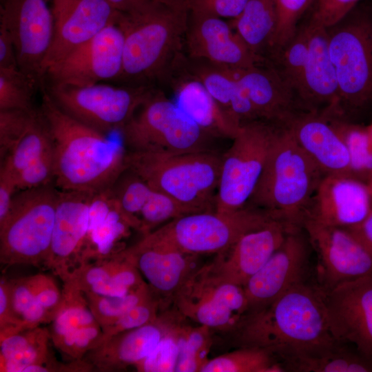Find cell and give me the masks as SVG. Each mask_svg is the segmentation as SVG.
<instances>
[{"instance_id": "6da1fadb", "label": "cell", "mask_w": 372, "mask_h": 372, "mask_svg": "<svg viewBox=\"0 0 372 372\" xmlns=\"http://www.w3.org/2000/svg\"><path fill=\"white\" fill-rule=\"evenodd\" d=\"M231 333L238 347L264 349L280 360L283 367L340 342L331 331L324 292L305 282L247 313Z\"/></svg>"}, {"instance_id": "7a4b0ae2", "label": "cell", "mask_w": 372, "mask_h": 372, "mask_svg": "<svg viewBox=\"0 0 372 372\" xmlns=\"http://www.w3.org/2000/svg\"><path fill=\"white\" fill-rule=\"evenodd\" d=\"M40 111L50 130L54 156V185L92 194L112 187L125 165L123 143L63 112L43 89Z\"/></svg>"}, {"instance_id": "3957f363", "label": "cell", "mask_w": 372, "mask_h": 372, "mask_svg": "<svg viewBox=\"0 0 372 372\" xmlns=\"http://www.w3.org/2000/svg\"><path fill=\"white\" fill-rule=\"evenodd\" d=\"M189 10L185 3L149 0L119 23L124 34L123 70L119 79L158 78L180 60Z\"/></svg>"}, {"instance_id": "277c9868", "label": "cell", "mask_w": 372, "mask_h": 372, "mask_svg": "<svg viewBox=\"0 0 372 372\" xmlns=\"http://www.w3.org/2000/svg\"><path fill=\"white\" fill-rule=\"evenodd\" d=\"M324 176L289 129L279 125L264 170L246 206L302 227L307 208Z\"/></svg>"}, {"instance_id": "5b68a950", "label": "cell", "mask_w": 372, "mask_h": 372, "mask_svg": "<svg viewBox=\"0 0 372 372\" xmlns=\"http://www.w3.org/2000/svg\"><path fill=\"white\" fill-rule=\"evenodd\" d=\"M223 154L214 149L165 154L126 149L125 165L193 212L215 211Z\"/></svg>"}, {"instance_id": "8992f818", "label": "cell", "mask_w": 372, "mask_h": 372, "mask_svg": "<svg viewBox=\"0 0 372 372\" xmlns=\"http://www.w3.org/2000/svg\"><path fill=\"white\" fill-rule=\"evenodd\" d=\"M327 32L338 83V116H357L372 106V6L358 5Z\"/></svg>"}, {"instance_id": "52a82bcc", "label": "cell", "mask_w": 372, "mask_h": 372, "mask_svg": "<svg viewBox=\"0 0 372 372\" xmlns=\"http://www.w3.org/2000/svg\"><path fill=\"white\" fill-rule=\"evenodd\" d=\"M58 198L54 183L17 192L0 223L1 265L46 267Z\"/></svg>"}, {"instance_id": "ba28073f", "label": "cell", "mask_w": 372, "mask_h": 372, "mask_svg": "<svg viewBox=\"0 0 372 372\" xmlns=\"http://www.w3.org/2000/svg\"><path fill=\"white\" fill-rule=\"evenodd\" d=\"M274 219L267 212L249 206L228 213H193L167 222L142 239L187 254H217L229 249L244 234Z\"/></svg>"}, {"instance_id": "9c48e42d", "label": "cell", "mask_w": 372, "mask_h": 372, "mask_svg": "<svg viewBox=\"0 0 372 372\" xmlns=\"http://www.w3.org/2000/svg\"><path fill=\"white\" fill-rule=\"evenodd\" d=\"M118 131L128 151L178 154L213 149L209 145L214 138L174 100L156 90Z\"/></svg>"}, {"instance_id": "30bf717a", "label": "cell", "mask_w": 372, "mask_h": 372, "mask_svg": "<svg viewBox=\"0 0 372 372\" xmlns=\"http://www.w3.org/2000/svg\"><path fill=\"white\" fill-rule=\"evenodd\" d=\"M278 127L264 121L242 125L223 154L216 211L228 213L246 206L264 170Z\"/></svg>"}, {"instance_id": "8fae6325", "label": "cell", "mask_w": 372, "mask_h": 372, "mask_svg": "<svg viewBox=\"0 0 372 372\" xmlns=\"http://www.w3.org/2000/svg\"><path fill=\"white\" fill-rule=\"evenodd\" d=\"M153 91L146 85L103 83L86 86L51 83L46 90L63 112L105 135L119 130Z\"/></svg>"}, {"instance_id": "7c38bea8", "label": "cell", "mask_w": 372, "mask_h": 372, "mask_svg": "<svg viewBox=\"0 0 372 372\" xmlns=\"http://www.w3.org/2000/svg\"><path fill=\"white\" fill-rule=\"evenodd\" d=\"M172 304L185 319L226 333H232L249 310L243 287L221 278L208 264L191 275Z\"/></svg>"}, {"instance_id": "4fadbf2b", "label": "cell", "mask_w": 372, "mask_h": 372, "mask_svg": "<svg viewBox=\"0 0 372 372\" xmlns=\"http://www.w3.org/2000/svg\"><path fill=\"white\" fill-rule=\"evenodd\" d=\"M49 0H1L0 26L10 34L20 70L37 85L52 44L53 15Z\"/></svg>"}, {"instance_id": "5bb4252c", "label": "cell", "mask_w": 372, "mask_h": 372, "mask_svg": "<svg viewBox=\"0 0 372 372\" xmlns=\"http://www.w3.org/2000/svg\"><path fill=\"white\" fill-rule=\"evenodd\" d=\"M123 48L124 34L118 19L50 66L45 77L52 83L74 86L119 79Z\"/></svg>"}, {"instance_id": "9a60e30c", "label": "cell", "mask_w": 372, "mask_h": 372, "mask_svg": "<svg viewBox=\"0 0 372 372\" xmlns=\"http://www.w3.org/2000/svg\"><path fill=\"white\" fill-rule=\"evenodd\" d=\"M302 227L317 255L318 286L323 292L372 275V255L348 229L310 220H304Z\"/></svg>"}, {"instance_id": "2e32d148", "label": "cell", "mask_w": 372, "mask_h": 372, "mask_svg": "<svg viewBox=\"0 0 372 372\" xmlns=\"http://www.w3.org/2000/svg\"><path fill=\"white\" fill-rule=\"evenodd\" d=\"M331 331L372 364V275L324 292Z\"/></svg>"}, {"instance_id": "e0dca14e", "label": "cell", "mask_w": 372, "mask_h": 372, "mask_svg": "<svg viewBox=\"0 0 372 372\" xmlns=\"http://www.w3.org/2000/svg\"><path fill=\"white\" fill-rule=\"evenodd\" d=\"M302 227H296L268 261L243 286L247 313L261 309L290 288L304 282L309 247Z\"/></svg>"}, {"instance_id": "ac0fdd59", "label": "cell", "mask_w": 372, "mask_h": 372, "mask_svg": "<svg viewBox=\"0 0 372 372\" xmlns=\"http://www.w3.org/2000/svg\"><path fill=\"white\" fill-rule=\"evenodd\" d=\"M54 32L51 46L42 64L47 69L87 42L122 12L105 0H51Z\"/></svg>"}, {"instance_id": "d6986e66", "label": "cell", "mask_w": 372, "mask_h": 372, "mask_svg": "<svg viewBox=\"0 0 372 372\" xmlns=\"http://www.w3.org/2000/svg\"><path fill=\"white\" fill-rule=\"evenodd\" d=\"M185 43L191 60L229 69H245L266 64L232 28L229 21L189 11Z\"/></svg>"}, {"instance_id": "ffe728a7", "label": "cell", "mask_w": 372, "mask_h": 372, "mask_svg": "<svg viewBox=\"0 0 372 372\" xmlns=\"http://www.w3.org/2000/svg\"><path fill=\"white\" fill-rule=\"evenodd\" d=\"M371 211L369 186L353 176L326 175L310 200L303 221L349 228L360 224Z\"/></svg>"}, {"instance_id": "44dd1931", "label": "cell", "mask_w": 372, "mask_h": 372, "mask_svg": "<svg viewBox=\"0 0 372 372\" xmlns=\"http://www.w3.org/2000/svg\"><path fill=\"white\" fill-rule=\"evenodd\" d=\"M126 224L142 236L194 212L125 169L110 188Z\"/></svg>"}, {"instance_id": "7402d4cb", "label": "cell", "mask_w": 372, "mask_h": 372, "mask_svg": "<svg viewBox=\"0 0 372 372\" xmlns=\"http://www.w3.org/2000/svg\"><path fill=\"white\" fill-rule=\"evenodd\" d=\"M93 195L59 189L50 254L45 267L62 280L82 261Z\"/></svg>"}, {"instance_id": "603a6c76", "label": "cell", "mask_w": 372, "mask_h": 372, "mask_svg": "<svg viewBox=\"0 0 372 372\" xmlns=\"http://www.w3.org/2000/svg\"><path fill=\"white\" fill-rule=\"evenodd\" d=\"M282 125L289 129L324 176H353L355 166L351 149L327 115L299 111Z\"/></svg>"}, {"instance_id": "cb8c5ba5", "label": "cell", "mask_w": 372, "mask_h": 372, "mask_svg": "<svg viewBox=\"0 0 372 372\" xmlns=\"http://www.w3.org/2000/svg\"><path fill=\"white\" fill-rule=\"evenodd\" d=\"M296 227H301L274 219L264 227L244 234L229 249L216 254L208 265L221 278L243 287Z\"/></svg>"}, {"instance_id": "d4e9b609", "label": "cell", "mask_w": 372, "mask_h": 372, "mask_svg": "<svg viewBox=\"0 0 372 372\" xmlns=\"http://www.w3.org/2000/svg\"><path fill=\"white\" fill-rule=\"evenodd\" d=\"M178 316L166 309L154 321L112 335L83 358L94 371L109 372L136 366L156 347Z\"/></svg>"}, {"instance_id": "484cf974", "label": "cell", "mask_w": 372, "mask_h": 372, "mask_svg": "<svg viewBox=\"0 0 372 372\" xmlns=\"http://www.w3.org/2000/svg\"><path fill=\"white\" fill-rule=\"evenodd\" d=\"M309 53L296 98L302 111L338 115L339 89L327 28L308 22Z\"/></svg>"}, {"instance_id": "4316f807", "label": "cell", "mask_w": 372, "mask_h": 372, "mask_svg": "<svg viewBox=\"0 0 372 372\" xmlns=\"http://www.w3.org/2000/svg\"><path fill=\"white\" fill-rule=\"evenodd\" d=\"M127 249L159 302L161 311L173 303L177 292L198 268V256L156 245L142 238Z\"/></svg>"}, {"instance_id": "83f0119b", "label": "cell", "mask_w": 372, "mask_h": 372, "mask_svg": "<svg viewBox=\"0 0 372 372\" xmlns=\"http://www.w3.org/2000/svg\"><path fill=\"white\" fill-rule=\"evenodd\" d=\"M0 167L13 177L19 191L54 183V156L51 134L41 111Z\"/></svg>"}, {"instance_id": "f1b7e54d", "label": "cell", "mask_w": 372, "mask_h": 372, "mask_svg": "<svg viewBox=\"0 0 372 372\" xmlns=\"http://www.w3.org/2000/svg\"><path fill=\"white\" fill-rule=\"evenodd\" d=\"M85 293L121 296L145 282L127 248L83 261L63 281Z\"/></svg>"}, {"instance_id": "f546056e", "label": "cell", "mask_w": 372, "mask_h": 372, "mask_svg": "<svg viewBox=\"0 0 372 372\" xmlns=\"http://www.w3.org/2000/svg\"><path fill=\"white\" fill-rule=\"evenodd\" d=\"M231 70L246 92L258 120L282 125L301 111L294 91L272 64Z\"/></svg>"}, {"instance_id": "4dcf8cb0", "label": "cell", "mask_w": 372, "mask_h": 372, "mask_svg": "<svg viewBox=\"0 0 372 372\" xmlns=\"http://www.w3.org/2000/svg\"><path fill=\"white\" fill-rule=\"evenodd\" d=\"M174 102L201 130L215 138L234 139L242 124L225 112L189 72L173 83Z\"/></svg>"}, {"instance_id": "1f68e13d", "label": "cell", "mask_w": 372, "mask_h": 372, "mask_svg": "<svg viewBox=\"0 0 372 372\" xmlns=\"http://www.w3.org/2000/svg\"><path fill=\"white\" fill-rule=\"evenodd\" d=\"M50 340V331L41 326L0 339V371L53 372L58 360Z\"/></svg>"}, {"instance_id": "d6a6232c", "label": "cell", "mask_w": 372, "mask_h": 372, "mask_svg": "<svg viewBox=\"0 0 372 372\" xmlns=\"http://www.w3.org/2000/svg\"><path fill=\"white\" fill-rule=\"evenodd\" d=\"M129 229L131 228L122 218L110 188L94 194L90 206L83 260L118 250L114 247Z\"/></svg>"}, {"instance_id": "836d02e7", "label": "cell", "mask_w": 372, "mask_h": 372, "mask_svg": "<svg viewBox=\"0 0 372 372\" xmlns=\"http://www.w3.org/2000/svg\"><path fill=\"white\" fill-rule=\"evenodd\" d=\"M189 72L205 86L223 109L242 125L258 120L251 103L231 69L192 60Z\"/></svg>"}, {"instance_id": "e575fe53", "label": "cell", "mask_w": 372, "mask_h": 372, "mask_svg": "<svg viewBox=\"0 0 372 372\" xmlns=\"http://www.w3.org/2000/svg\"><path fill=\"white\" fill-rule=\"evenodd\" d=\"M229 21L248 48L267 60L278 25L276 1L249 0L239 16Z\"/></svg>"}, {"instance_id": "d590c367", "label": "cell", "mask_w": 372, "mask_h": 372, "mask_svg": "<svg viewBox=\"0 0 372 372\" xmlns=\"http://www.w3.org/2000/svg\"><path fill=\"white\" fill-rule=\"evenodd\" d=\"M285 371L301 372H367L372 371V364L355 349L340 342L320 353L298 358L287 362Z\"/></svg>"}, {"instance_id": "8d00e7d4", "label": "cell", "mask_w": 372, "mask_h": 372, "mask_svg": "<svg viewBox=\"0 0 372 372\" xmlns=\"http://www.w3.org/2000/svg\"><path fill=\"white\" fill-rule=\"evenodd\" d=\"M282 364L268 351L254 347L238 349L209 359L200 372H282Z\"/></svg>"}, {"instance_id": "74e56055", "label": "cell", "mask_w": 372, "mask_h": 372, "mask_svg": "<svg viewBox=\"0 0 372 372\" xmlns=\"http://www.w3.org/2000/svg\"><path fill=\"white\" fill-rule=\"evenodd\" d=\"M63 301L50 333L52 341L97 323L84 294L63 285Z\"/></svg>"}, {"instance_id": "f35d334b", "label": "cell", "mask_w": 372, "mask_h": 372, "mask_svg": "<svg viewBox=\"0 0 372 372\" xmlns=\"http://www.w3.org/2000/svg\"><path fill=\"white\" fill-rule=\"evenodd\" d=\"M181 323L180 351L175 371L198 372L209 360L213 340L211 329L200 324L189 326Z\"/></svg>"}, {"instance_id": "ab89813d", "label": "cell", "mask_w": 372, "mask_h": 372, "mask_svg": "<svg viewBox=\"0 0 372 372\" xmlns=\"http://www.w3.org/2000/svg\"><path fill=\"white\" fill-rule=\"evenodd\" d=\"M84 296L101 328L114 322L135 306L154 297L146 282L124 296H105L94 293Z\"/></svg>"}, {"instance_id": "60d3db41", "label": "cell", "mask_w": 372, "mask_h": 372, "mask_svg": "<svg viewBox=\"0 0 372 372\" xmlns=\"http://www.w3.org/2000/svg\"><path fill=\"white\" fill-rule=\"evenodd\" d=\"M309 53V34L306 25H300L294 36L272 58L275 68L293 89L296 96Z\"/></svg>"}, {"instance_id": "b9f144b4", "label": "cell", "mask_w": 372, "mask_h": 372, "mask_svg": "<svg viewBox=\"0 0 372 372\" xmlns=\"http://www.w3.org/2000/svg\"><path fill=\"white\" fill-rule=\"evenodd\" d=\"M37 86L20 69L0 70V110H34L32 96Z\"/></svg>"}, {"instance_id": "7bdbcfd3", "label": "cell", "mask_w": 372, "mask_h": 372, "mask_svg": "<svg viewBox=\"0 0 372 372\" xmlns=\"http://www.w3.org/2000/svg\"><path fill=\"white\" fill-rule=\"evenodd\" d=\"M13 309L25 329L52 322L48 312L37 302L29 276L8 280Z\"/></svg>"}, {"instance_id": "ee69618b", "label": "cell", "mask_w": 372, "mask_h": 372, "mask_svg": "<svg viewBox=\"0 0 372 372\" xmlns=\"http://www.w3.org/2000/svg\"><path fill=\"white\" fill-rule=\"evenodd\" d=\"M185 318L179 313L154 350L135 367L138 371H175L180 351V329Z\"/></svg>"}, {"instance_id": "f6af8a7d", "label": "cell", "mask_w": 372, "mask_h": 372, "mask_svg": "<svg viewBox=\"0 0 372 372\" xmlns=\"http://www.w3.org/2000/svg\"><path fill=\"white\" fill-rule=\"evenodd\" d=\"M278 25L271 44L270 56H275L294 36L298 24L313 0H275Z\"/></svg>"}, {"instance_id": "bcb514c9", "label": "cell", "mask_w": 372, "mask_h": 372, "mask_svg": "<svg viewBox=\"0 0 372 372\" xmlns=\"http://www.w3.org/2000/svg\"><path fill=\"white\" fill-rule=\"evenodd\" d=\"M37 110H0V162L22 138Z\"/></svg>"}, {"instance_id": "7dc6e473", "label": "cell", "mask_w": 372, "mask_h": 372, "mask_svg": "<svg viewBox=\"0 0 372 372\" xmlns=\"http://www.w3.org/2000/svg\"><path fill=\"white\" fill-rule=\"evenodd\" d=\"M161 312L159 302L152 297L135 306L110 325L102 327L101 343L107 338L155 320Z\"/></svg>"}, {"instance_id": "c3c4849f", "label": "cell", "mask_w": 372, "mask_h": 372, "mask_svg": "<svg viewBox=\"0 0 372 372\" xmlns=\"http://www.w3.org/2000/svg\"><path fill=\"white\" fill-rule=\"evenodd\" d=\"M361 0H316L308 22L329 28L344 18Z\"/></svg>"}, {"instance_id": "681fc988", "label": "cell", "mask_w": 372, "mask_h": 372, "mask_svg": "<svg viewBox=\"0 0 372 372\" xmlns=\"http://www.w3.org/2000/svg\"><path fill=\"white\" fill-rule=\"evenodd\" d=\"M249 0H187L189 12L235 19L242 12Z\"/></svg>"}, {"instance_id": "f907efd6", "label": "cell", "mask_w": 372, "mask_h": 372, "mask_svg": "<svg viewBox=\"0 0 372 372\" xmlns=\"http://www.w3.org/2000/svg\"><path fill=\"white\" fill-rule=\"evenodd\" d=\"M25 330L12 307L9 281L4 278L0 282V339Z\"/></svg>"}, {"instance_id": "816d5d0a", "label": "cell", "mask_w": 372, "mask_h": 372, "mask_svg": "<svg viewBox=\"0 0 372 372\" xmlns=\"http://www.w3.org/2000/svg\"><path fill=\"white\" fill-rule=\"evenodd\" d=\"M17 192L19 190L12 175L0 167V223L7 216Z\"/></svg>"}, {"instance_id": "f5cc1de1", "label": "cell", "mask_w": 372, "mask_h": 372, "mask_svg": "<svg viewBox=\"0 0 372 372\" xmlns=\"http://www.w3.org/2000/svg\"><path fill=\"white\" fill-rule=\"evenodd\" d=\"M17 69L20 68L13 40L10 33L0 26V70Z\"/></svg>"}, {"instance_id": "db71d44e", "label": "cell", "mask_w": 372, "mask_h": 372, "mask_svg": "<svg viewBox=\"0 0 372 372\" xmlns=\"http://www.w3.org/2000/svg\"><path fill=\"white\" fill-rule=\"evenodd\" d=\"M347 229L362 242L372 255V211L360 224Z\"/></svg>"}, {"instance_id": "11a10c76", "label": "cell", "mask_w": 372, "mask_h": 372, "mask_svg": "<svg viewBox=\"0 0 372 372\" xmlns=\"http://www.w3.org/2000/svg\"><path fill=\"white\" fill-rule=\"evenodd\" d=\"M121 12H129L136 10L149 0H105Z\"/></svg>"}, {"instance_id": "9f6ffc18", "label": "cell", "mask_w": 372, "mask_h": 372, "mask_svg": "<svg viewBox=\"0 0 372 372\" xmlns=\"http://www.w3.org/2000/svg\"><path fill=\"white\" fill-rule=\"evenodd\" d=\"M165 2H173V3H185L187 0H156Z\"/></svg>"}, {"instance_id": "6f0895ef", "label": "cell", "mask_w": 372, "mask_h": 372, "mask_svg": "<svg viewBox=\"0 0 372 372\" xmlns=\"http://www.w3.org/2000/svg\"><path fill=\"white\" fill-rule=\"evenodd\" d=\"M369 187H370L371 193H372V185H370Z\"/></svg>"}]
</instances>
